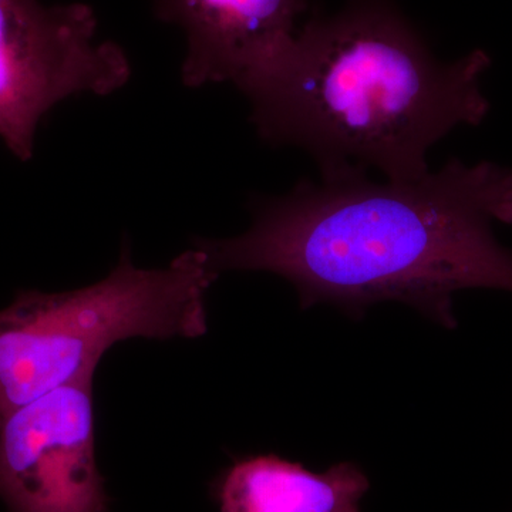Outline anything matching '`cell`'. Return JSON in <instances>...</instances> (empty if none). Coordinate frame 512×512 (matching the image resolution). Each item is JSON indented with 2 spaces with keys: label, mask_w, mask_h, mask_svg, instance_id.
Masks as SVG:
<instances>
[{
  "label": "cell",
  "mask_w": 512,
  "mask_h": 512,
  "mask_svg": "<svg viewBox=\"0 0 512 512\" xmlns=\"http://www.w3.org/2000/svg\"><path fill=\"white\" fill-rule=\"evenodd\" d=\"M353 463L312 473L276 454L241 457L211 485L221 512H360L369 490Z\"/></svg>",
  "instance_id": "7"
},
{
  "label": "cell",
  "mask_w": 512,
  "mask_h": 512,
  "mask_svg": "<svg viewBox=\"0 0 512 512\" xmlns=\"http://www.w3.org/2000/svg\"><path fill=\"white\" fill-rule=\"evenodd\" d=\"M0 498L10 512H109L93 383L60 387L0 420Z\"/></svg>",
  "instance_id": "5"
},
{
  "label": "cell",
  "mask_w": 512,
  "mask_h": 512,
  "mask_svg": "<svg viewBox=\"0 0 512 512\" xmlns=\"http://www.w3.org/2000/svg\"><path fill=\"white\" fill-rule=\"evenodd\" d=\"M512 225V168L451 158L412 181L366 173L320 175L258 205L252 227L197 239L211 268L288 279L301 308L330 302L350 313L399 301L456 328L453 295L512 292V251L493 224Z\"/></svg>",
  "instance_id": "1"
},
{
  "label": "cell",
  "mask_w": 512,
  "mask_h": 512,
  "mask_svg": "<svg viewBox=\"0 0 512 512\" xmlns=\"http://www.w3.org/2000/svg\"><path fill=\"white\" fill-rule=\"evenodd\" d=\"M218 275L195 247L167 268L141 269L126 245L97 284L20 292L0 311V420L60 387L93 383L101 357L116 343L204 336L205 299Z\"/></svg>",
  "instance_id": "3"
},
{
  "label": "cell",
  "mask_w": 512,
  "mask_h": 512,
  "mask_svg": "<svg viewBox=\"0 0 512 512\" xmlns=\"http://www.w3.org/2000/svg\"><path fill=\"white\" fill-rule=\"evenodd\" d=\"M92 6L0 0V140L30 160L37 127L53 107L77 94L109 96L131 77L130 60L97 39Z\"/></svg>",
  "instance_id": "4"
},
{
  "label": "cell",
  "mask_w": 512,
  "mask_h": 512,
  "mask_svg": "<svg viewBox=\"0 0 512 512\" xmlns=\"http://www.w3.org/2000/svg\"><path fill=\"white\" fill-rule=\"evenodd\" d=\"M490 67L481 49L440 62L387 0H355L306 22L237 87L259 136L308 151L320 175L373 167L412 181L434 144L488 116Z\"/></svg>",
  "instance_id": "2"
},
{
  "label": "cell",
  "mask_w": 512,
  "mask_h": 512,
  "mask_svg": "<svg viewBox=\"0 0 512 512\" xmlns=\"http://www.w3.org/2000/svg\"><path fill=\"white\" fill-rule=\"evenodd\" d=\"M161 22L183 30L181 79L198 89L239 80L298 32L306 0H153Z\"/></svg>",
  "instance_id": "6"
}]
</instances>
